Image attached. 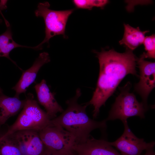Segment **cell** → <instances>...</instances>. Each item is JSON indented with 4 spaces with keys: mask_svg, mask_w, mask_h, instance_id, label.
Instances as JSON below:
<instances>
[{
    "mask_svg": "<svg viewBox=\"0 0 155 155\" xmlns=\"http://www.w3.org/2000/svg\"><path fill=\"white\" fill-rule=\"evenodd\" d=\"M95 53L99 61V73L96 89L91 99L87 102L88 105L94 107V118L97 117L100 107L105 105L127 75L137 76L136 70L137 59L132 51L128 48L123 53L113 49H102Z\"/></svg>",
    "mask_w": 155,
    "mask_h": 155,
    "instance_id": "cell-1",
    "label": "cell"
},
{
    "mask_svg": "<svg viewBox=\"0 0 155 155\" xmlns=\"http://www.w3.org/2000/svg\"><path fill=\"white\" fill-rule=\"evenodd\" d=\"M81 94L80 89H77L75 96L66 101V109L50 121L51 123L60 125L71 133L75 138L76 144L85 142L93 130L105 129L106 127L105 119L96 121L88 116L86 112L88 105L87 102L82 105L78 102Z\"/></svg>",
    "mask_w": 155,
    "mask_h": 155,
    "instance_id": "cell-2",
    "label": "cell"
},
{
    "mask_svg": "<svg viewBox=\"0 0 155 155\" xmlns=\"http://www.w3.org/2000/svg\"><path fill=\"white\" fill-rule=\"evenodd\" d=\"M22 110L14 123L4 133L8 135L18 131L32 130L38 132L48 126L51 119L39 106L31 93L25 99Z\"/></svg>",
    "mask_w": 155,
    "mask_h": 155,
    "instance_id": "cell-3",
    "label": "cell"
},
{
    "mask_svg": "<svg viewBox=\"0 0 155 155\" xmlns=\"http://www.w3.org/2000/svg\"><path fill=\"white\" fill-rule=\"evenodd\" d=\"M129 82L121 89L120 92L116 98L114 103L105 120H120L123 122L129 117L137 116L141 119L145 118L147 109L142 102H139L135 95L129 92Z\"/></svg>",
    "mask_w": 155,
    "mask_h": 155,
    "instance_id": "cell-4",
    "label": "cell"
},
{
    "mask_svg": "<svg viewBox=\"0 0 155 155\" xmlns=\"http://www.w3.org/2000/svg\"><path fill=\"white\" fill-rule=\"evenodd\" d=\"M49 2L39 3L37 9L35 11L37 17H42L45 24V37L43 41L37 47L41 49L42 45L45 43H49L50 39L58 35H62L66 38L65 29L69 17L73 12L74 9L63 11H55L49 9Z\"/></svg>",
    "mask_w": 155,
    "mask_h": 155,
    "instance_id": "cell-5",
    "label": "cell"
},
{
    "mask_svg": "<svg viewBox=\"0 0 155 155\" xmlns=\"http://www.w3.org/2000/svg\"><path fill=\"white\" fill-rule=\"evenodd\" d=\"M45 147L62 153L72 154L76 144L73 135L60 125L51 123L38 132Z\"/></svg>",
    "mask_w": 155,
    "mask_h": 155,
    "instance_id": "cell-6",
    "label": "cell"
},
{
    "mask_svg": "<svg viewBox=\"0 0 155 155\" xmlns=\"http://www.w3.org/2000/svg\"><path fill=\"white\" fill-rule=\"evenodd\" d=\"M124 131L122 135L115 141L107 143L115 147L121 155H141L142 152L153 148L155 142L147 143L143 138L137 137L129 129L127 121L123 122Z\"/></svg>",
    "mask_w": 155,
    "mask_h": 155,
    "instance_id": "cell-7",
    "label": "cell"
},
{
    "mask_svg": "<svg viewBox=\"0 0 155 155\" xmlns=\"http://www.w3.org/2000/svg\"><path fill=\"white\" fill-rule=\"evenodd\" d=\"M143 54L137 59L140 71V80L134 87L135 91L140 94L145 107L147 109L148 96L155 86V63L144 60Z\"/></svg>",
    "mask_w": 155,
    "mask_h": 155,
    "instance_id": "cell-8",
    "label": "cell"
},
{
    "mask_svg": "<svg viewBox=\"0 0 155 155\" xmlns=\"http://www.w3.org/2000/svg\"><path fill=\"white\" fill-rule=\"evenodd\" d=\"M8 135L19 147L22 155H41L45 149L37 131L22 130Z\"/></svg>",
    "mask_w": 155,
    "mask_h": 155,
    "instance_id": "cell-9",
    "label": "cell"
},
{
    "mask_svg": "<svg viewBox=\"0 0 155 155\" xmlns=\"http://www.w3.org/2000/svg\"><path fill=\"white\" fill-rule=\"evenodd\" d=\"M50 61L49 54L46 52L40 53L33 64L22 73L19 80L12 88L16 92L14 97L19 98V96L25 93L27 88L34 81L41 67Z\"/></svg>",
    "mask_w": 155,
    "mask_h": 155,
    "instance_id": "cell-10",
    "label": "cell"
},
{
    "mask_svg": "<svg viewBox=\"0 0 155 155\" xmlns=\"http://www.w3.org/2000/svg\"><path fill=\"white\" fill-rule=\"evenodd\" d=\"M73 150L80 155H121L107 141L97 140L91 136L85 142L75 144Z\"/></svg>",
    "mask_w": 155,
    "mask_h": 155,
    "instance_id": "cell-11",
    "label": "cell"
},
{
    "mask_svg": "<svg viewBox=\"0 0 155 155\" xmlns=\"http://www.w3.org/2000/svg\"><path fill=\"white\" fill-rule=\"evenodd\" d=\"M39 103L43 106L51 119L56 117L59 112L63 110L56 100L54 94L50 91L45 80L36 84L34 86Z\"/></svg>",
    "mask_w": 155,
    "mask_h": 155,
    "instance_id": "cell-12",
    "label": "cell"
},
{
    "mask_svg": "<svg viewBox=\"0 0 155 155\" xmlns=\"http://www.w3.org/2000/svg\"><path fill=\"white\" fill-rule=\"evenodd\" d=\"M25 101V99L21 100L14 96L10 97L4 95L0 88V126L22 109Z\"/></svg>",
    "mask_w": 155,
    "mask_h": 155,
    "instance_id": "cell-13",
    "label": "cell"
},
{
    "mask_svg": "<svg viewBox=\"0 0 155 155\" xmlns=\"http://www.w3.org/2000/svg\"><path fill=\"white\" fill-rule=\"evenodd\" d=\"M124 26L123 36L119 43L132 51L143 43L145 34L149 31H142L139 27L135 28L128 24H124Z\"/></svg>",
    "mask_w": 155,
    "mask_h": 155,
    "instance_id": "cell-14",
    "label": "cell"
},
{
    "mask_svg": "<svg viewBox=\"0 0 155 155\" xmlns=\"http://www.w3.org/2000/svg\"><path fill=\"white\" fill-rule=\"evenodd\" d=\"M18 47H24L36 49V46L30 47L18 44L13 39L12 34L10 26L6 30L0 35V57H5L10 60L16 65L10 57L9 54L14 49Z\"/></svg>",
    "mask_w": 155,
    "mask_h": 155,
    "instance_id": "cell-15",
    "label": "cell"
},
{
    "mask_svg": "<svg viewBox=\"0 0 155 155\" xmlns=\"http://www.w3.org/2000/svg\"><path fill=\"white\" fill-rule=\"evenodd\" d=\"M0 155H22L19 147L9 135L0 136Z\"/></svg>",
    "mask_w": 155,
    "mask_h": 155,
    "instance_id": "cell-16",
    "label": "cell"
},
{
    "mask_svg": "<svg viewBox=\"0 0 155 155\" xmlns=\"http://www.w3.org/2000/svg\"><path fill=\"white\" fill-rule=\"evenodd\" d=\"M73 2L78 8L91 9L93 7H102L108 1L106 0H74Z\"/></svg>",
    "mask_w": 155,
    "mask_h": 155,
    "instance_id": "cell-17",
    "label": "cell"
},
{
    "mask_svg": "<svg viewBox=\"0 0 155 155\" xmlns=\"http://www.w3.org/2000/svg\"><path fill=\"white\" fill-rule=\"evenodd\" d=\"M143 43L146 53L143 54L145 58L155 59V35L153 34L145 37Z\"/></svg>",
    "mask_w": 155,
    "mask_h": 155,
    "instance_id": "cell-18",
    "label": "cell"
},
{
    "mask_svg": "<svg viewBox=\"0 0 155 155\" xmlns=\"http://www.w3.org/2000/svg\"><path fill=\"white\" fill-rule=\"evenodd\" d=\"M73 153L72 154H69L62 153L51 150L45 147L44 150L41 155H72Z\"/></svg>",
    "mask_w": 155,
    "mask_h": 155,
    "instance_id": "cell-19",
    "label": "cell"
},
{
    "mask_svg": "<svg viewBox=\"0 0 155 155\" xmlns=\"http://www.w3.org/2000/svg\"><path fill=\"white\" fill-rule=\"evenodd\" d=\"M153 148L146 150L144 155H155V153Z\"/></svg>",
    "mask_w": 155,
    "mask_h": 155,
    "instance_id": "cell-20",
    "label": "cell"
},
{
    "mask_svg": "<svg viewBox=\"0 0 155 155\" xmlns=\"http://www.w3.org/2000/svg\"><path fill=\"white\" fill-rule=\"evenodd\" d=\"M7 1L1 0L0 2V9L2 10L6 8V3Z\"/></svg>",
    "mask_w": 155,
    "mask_h": 155,
    "instance_id": "cell-21",
    "label": "cell"
},
{
    "mask_svg": "<svg viewBox=\"0 0 155 155\" xmlns=\"http://www.w3.org/2000/svg\"><path fill=\"white\" fill-rule=\"evenodd\" d=\"M0 13L1 14V15H2V16L3 17V18L4 19V21L5 22V23L6 24V26L7 27L9 26V22H8L7 20H6L5 19V18L3 16V15L2 14V13H1V10H0Z\"/></svg>",
    "mask_w": 155,
    "mask_h": 155,
    "instance_id": "cell-22",
    "label": "cell"
},
{
    "mask_svg": "<svg viewBox=\"0 0 155 155\" xmlns=\"http://www.w3.org/2000/svg\"><path fill=\"white\" fill-rule=\"evenodd\" d=\"M72 155H80L75 153L73 151V153Z\"/></svg>",
    "mask_w": 155,
    "mask_h": 155,
    "instance_id": "cell-23",
    "label": "cell"
},
{
    "mask_svg": "<svg viewBox=\"0 0 155 155\" xmlns=\"http://www.w3.org/2000/svg\"><path fill=\"white\" fill-rule=\"evenodd\" d=\"M2 22V20L1 19H0V24Z\"/></svg>",
    "mask_w": 155,
    "mask_h": 155,
    "instance_id": "cell-24",
    "label": "cell"
}]
</instances>
